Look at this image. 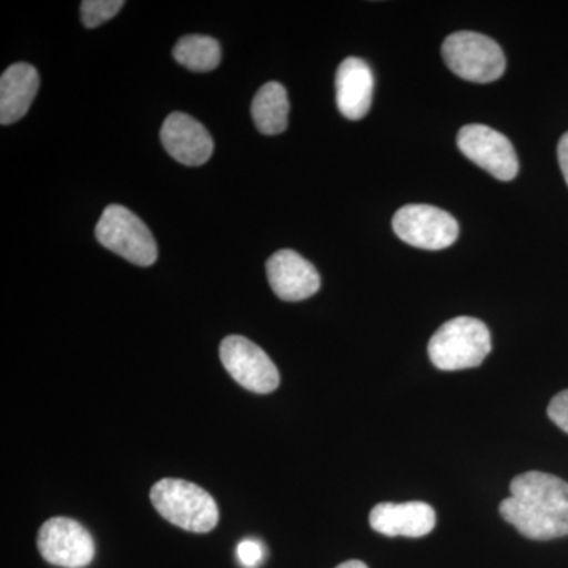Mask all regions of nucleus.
<instances>
[{"label":"nucleus","mask_w":568,"mask_h":568,"mask_svg":"<svg viewBox=\"0 0 568 568\" xmlns=\"http://www.w3.org/2000/svg\"><path fill=\"white\" fill-rule=\"evenodd\" d=\"M395 234L406 244L422 250H444L457 242V220L443 211L426 204H409L395 213Z\"/></svg>","instance_id":"0eeeda50"},{"label":"nucleus","mask_w":568,"mask_h":568,"mask_svg":"<svg viewBox=\"0 0 568 568\" xmlns=\"http://www.w3.org/2000/svg\"><path fill=\"white\" fill-rule=\"evenodd\" d=\"M265 267L272 291L282 301H305L320 291L321 276L315 265L294 250H280L268 257Z\"/></svg>","instance_id":"9d476101"},{"label":"nucleus","mask_w":568,"mask_h":568,"mask_svg":"<svg viewBox=\"0 0 568 568\" xmlns=\"http://www.w3.org/2000/svg\"><path fill=\"white\" fill-rule=\"evenodd\" d=\"M264 548L263 545L252 538H246L237 545V559L242 566L246 568H256L263 562Z\"/></svg>","instance_id":"a211bd4d"},{"label":"nucleus","mask_w":568,"mask_h":568,"mask_svg":"<svg viewBox=\"0 0 568 568\" xmlns=\"http://www.w3.org/2000/svg\"><path fill=\"white\" fill-rule=\"evenodd\" d=\"M336 106L349 121H361L372 108L375 78L368 63L347 58L338 67L335 78Z\"/></svg>","instance_id":"ddd939ff"},{"label":"nucleus","mask_w":568,"mask_h":568,"mask_svg":"<svg viewBox=\"0 0 568 568\" xmlns=\"http://www.w3.org/2000/svg\"><path fill=\"white\" fill-rule=\"evenodd\" d=\"M558 156L560 170H562L564 179L568 185V132L560 138L558 145Z\"/></svg>","instance_id":"aec40b11"},{"label":"nucleus","mask_w":568,"mask_h":568,"mask_svg":"<svg viewBox=\"0 0 568 568\" xmlns=\"http://www.w3.org/2000/svg\"><path fill=\"white\" fill-rule=\"evenodd\" d=\"M443 58L457 77L478 84L499 80L506 71V55L495 40L481 33H452L443 43Z\"/></svg>","instance_id":"20e7f679"},{"label":"nucleus","mask_w":568,"mask_h":568,"mask_svg":"<svg viewBox=\"0 0 568 568\" xmlns=\"http://www.w3.org/2000/svg\"><path fill=\"white\" fill-rule=\"evenodd\" d=\"M548 417L568 435V388L551 399L548 406Z\"/></svg>","instance_id":"6ab92c4d"},{"label":"nucleus","mask_w":568,"mask_h":568,"mask_svg":"<svg viewBox=\"0 0 568 568\" xmlns=\"http://www.w3.org/2000/svg\"><path fill=\"white\" fill-rule=\"evenodd\" d=\"M335 568H368L366 564L362 562V560H347V562L339 564L338 567Z\"/></svg>","instance_id":"412c9836"},{"label":"nucleus","mask_w":568,"mask_h":568,"mask_svg":"<svg viewBox=\"0 0 568 568\" xmlns=\"http://www.w3.org/2000/svg\"><path fill=\"white\" fill-rule=\"evenodd\" d=\"M125 2L122 0H84L81 3V17L85 28H99L112 20Z\"/></svg>","instance_id":"f3484780"},{"label":"nucleus","mask_w":568,"mask_h":568,"mask_svg":"<svg viewBox=\"0 0 568 568\" xmlns=\"http://www.w3.org/2000/svg\"><path fill=\"white\" fill-rule=\"evenodd\" d=\"M152 506L166 521L190 532L207 534L219 525L220 510L204 488L182 478H163L151 489Z\"/></svg>","instance_id":"f03ea898"},{"label":"nucleus","mask_w":568,"mask_h":568,"mask_svg":"<svg viewBox=\"0 0 568 568\" xmlns=\"http://www.w3.org/2000/svg\"><path fill=\"white\" fill-rule=\"evenodd\" d=\"M95 235L104 248L134 265L149 267L159 257V246L151 230L123 205L112 204L104 209Z\"/></svg>","instance_id":"39448f33"},{"label":"nucleus","mask_w":568,"mask_h":568,"mask_svg":"<svg viewBox=\"0 0 568 568\" xmlns=\"http://www.w3.org/2000/svg\"><path fill=\"white\" fill-rule=\"evenodd\" d=\"M40 88V77L29 63H14L0 78V123L10 125L28 114Z\"/></svg>","instance_id":"4468645a"},{"label":"nucleus","mask_w":568,"mask_h":568,"mask_svg":"<svg viewBox=\"0 0 568 568\" xmlns=\"http://www.w3.org/2000/svg\"><path fill=\"white\" fill-rule=\"evenodd\" d=\"M174 59L190 71L205 73L222 62V48L212 37L186 36L174 47Z\"/></svg>","instance_id":"dca6fc26"},{"label":"nucleus","mask_w":568,"mask_h":568,"mask_svg":"<svg viewBox=\"0 0 568 568\" xmlns=\"http://www.w3.org/2000/svg\"><path fill=\"white\" fill-rule=\"evenodd\" d=\"M290 100L286 89L280 82L271 81L254 95L252 115L254 125L260 133L274 136L287 129Z\"/></svg>","instance_id":"2eb2a0df"},{"label":"nucleus","mask_w":568,"mask_h":568,"mask_svg":"<svg viewBox=\"0 0 568 568\" xmlns=\"http://www.w3.org/2000/svg\"><path fill=\"white\" fill-rule=\"evenodd\" d=\"M37 547L41 558L63 568L88 567L95 558V541L84 526L74 519H48L39 530Z\"/></svg>","instance_id":"6e6552de"},{"label":"nucleus","mask_w":568,"mask_h":568,"mask_svg":"<svg viewBox=\"0 0 568 568\" xmlns=\"http://www.w3.org/2000/svg\"><path fill=\"white\" fill-rule=\"evenodd\" d=\"M373 530L387 537L428 536L436 526L435 508L425 503L377 504L369 514Z\"/></svg>","instance_id":"f8f14e48"},{"label":"nucleus","mask_w":568,"mask_h":568,"mask_svg":"<svg viewBox=\"0 0 568 568\" xmlns=\"http://www.w3.org/2000/svg\"><path fill=\"white\" fill-rule=\"evenodd\" d=\"M160 138L175 162L186 166H201L209 162L213 153L211 133L205 130L203 123L183 112L168 115Z\"/></svg>","instance_id":"9b49d317"},{"label":"nucleus","mask_w":568,"mask_h":568,"mask_svg":"<svg viewBox=\"0 0 568 568\" xmlns=\"http://www.w3.org/2000/svg\"><path fill=\"white\" fill-rule=\"evenodd\" d=\"M491 353V335L480 320L459 316L437 328L428 343L429 361L443 372L476 368Z\"/></svg>","instance_id":"7ed1b4c3"},{"label":"nucleus","mask_w":568,"mask_h":568,"mask_svg":"<svg viewBox=\"0 0 568 568\" xmlns=\"http://www.w3.org/2000/svg\"><path fill=\"white\" fill-rule=\"evenodd\" d=\"M500 517L530 540L568 536V484L552 474H519L510 484V497L499 506Z\"/></svg>","instance_id":"f257e3e1"},{"label":"nucleus","mask_w":568,"mask_h":568,"mask_svg":"<svg viewBox=\"0 0 568 568\" xmlns=\"http://www.w3.org/2000/svg\"><path fill=\"white\" fill-rule=\"evenodd\" d=\"M220 358L235 383L246 390L265 395L280 386V373L272 358L245 336H226L220 345Z\"/></svg>","instance_id":"423d86ee"},{"label":"nucleus","mask_w":568,"mask_h":568,"mask_svg":"<svg viewBox=\"0 0 568 568\" xmlns=\"http://www.w3.org/2000/svg\"><path fill=\"white\" fill-rule=\"evenodd\" d=\"M458 148L470 162L497 181L508 182L517 178L519 163L514 144L491 126L480 123L463 126L458 133Z\"/></svg>","instance_id":"1a4fd4ad"}]
</instances>
